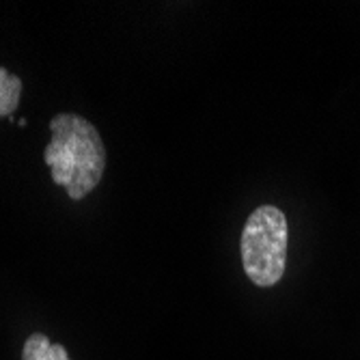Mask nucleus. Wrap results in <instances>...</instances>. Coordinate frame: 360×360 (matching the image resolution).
Here are the masks:
<instances>
[{"instance_id": "4", "label": "nucleus", "mask_w": 360, "mask_h": 360, "mask_svg": "<svg viewBox=\"0 0 360 360\" xmlns=\"http://www.w3.org/2000/svg\"><path fill=\"white\" fill-rule=\"evenodd\" d=\"M20 95H22V80L0 65V119L3 117L13 119V112L18 110L20 104Z\"/></svg>"}, {"instance_id": "2", "label": "nucleus", "mask_w": 360, "mask_h": 360, "mask_svg": "<svg viewBox=\"0 0 360 360\" xmlns=\"http://www.w3.org/2000/svg\"><path fill=\"white\" fill-rule=\"evenodd\" d=\"M289 229L285 214L274 205L257 207L242 231V266L257 287L276 285L287 266Z\"/></svg>"}, {"instance_id": "3", "label": "nucleus", "mask_w": 360, "mask_h": 360, "mask_svg": "<svg viewBox=\"0 0 360 360\" xmlns=\"http://www.w3.org/2000/svg\"><path fill=\"white\" fill-rule=\"evenodd\" d=\"M22 360H72L68 349L58 343H50V339L41 333L30 335L22 349Z\"/></svg>"}, {"instance_id": "1", "label": "nucleus", "mask_w": 360, "mask_h": 360, "mask_svg": "<svg viewBox=\"0 0 360 360\" xmlns=\"http://www.w3.org/2000/svg\"><path fill=\"white\" fill-rule=\"evenodd\" d=\"M52 139L46 147V165L56 186L80 201L97 188L106 169V147L97 127L84 117L60 112L50 121Z\"/></svg>"}]
</instances>
